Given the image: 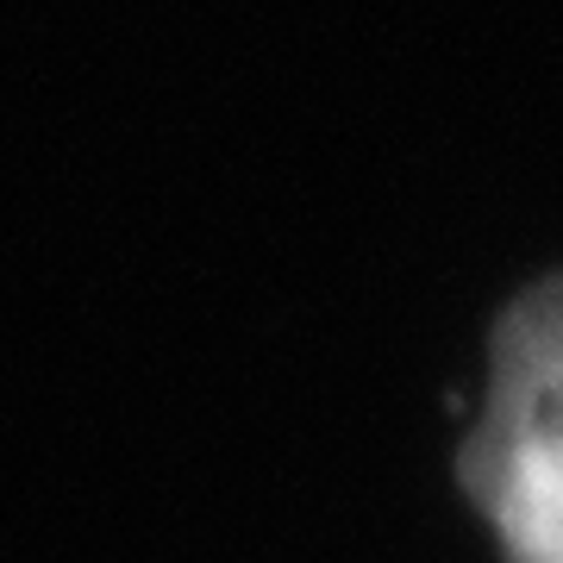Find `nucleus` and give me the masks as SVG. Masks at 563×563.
<instances>
[{"mask_svg": "<svg viewBox=\"0 0 563 563\" xmlns=\"http://www.w3.org/2000/svg\"><path fill=\"white\" fill-rule=\"evenodd\" d=\"M463 483L507 563H563V276L526 288L495 325Z\"/></svg>", "mask_w": 563, "mask_h": 563, "instance_id": "nucleus-1", "label": "nucleus"}]
</instances>
